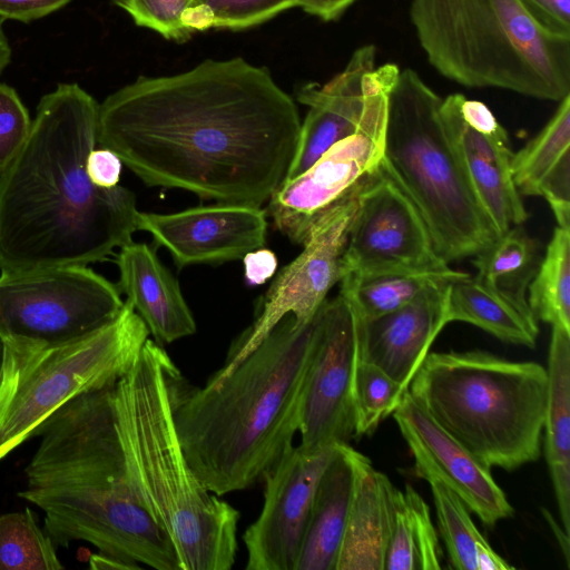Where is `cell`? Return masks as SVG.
<instances>
[{"instance_id":"obj_1","label":"cell","mask_w":570,"mask_h":570,"mask_svg":"<svg viewBox=\"0 0 570 570\" xmlns=\"http://www.w3.org/2000/svg\"><path fill=\"white\" fill-rule=\"evenodd\" d=\"M299 128L294 100L267 68L209 59L109 95L97 144L147 186L262 207L285 179Z\"/></svg>"},{"instance_id":"obj_2","label":"cell","mask_w":570,"mask_h":570,"mask_svg":"<svg viewBox=\"0 0 570 570\" xmlns=\"http://www.w3.org/2000/svg\"><path fill=\"white\" fill-rule=\"evenodd\" d=\"M98 109L76 82L41 97L26 142L0 174L1 274L88 266L132 242L134 193L98 187L86 170Z\"/></svg>"},{"instance_id":"obj_3","label":"cell","mask_w":570,"mask_h":570,"mask_svg":"<svg viewBox=\"0 0 570 570\" xmlns=\"http://www.w3.org/2000/svg\"><path fill=\"white\" fill-rule=\"evenodd\" d=\"M115 382L79 394L46 421L18 495L42 511L55 546L85 541L139 567L181 570L170 537L130 476L115 420Z\"/></svg>"},{"instance_id":"obj_4","label":"cell","mask_w":570,"mask_h":570,"mask_svg":"<svg viewBox=\"0 0 570 570\" xmlns=\"http://www.w3.org/2000/svg\"><path fill=\"white\" fill-rule=\"evenodd\" d=\"M325 301L307 322L284 316L218 383L196 387L177 375L178 440L191 471L214 494L250 488L293 446Z\"/></svg>"},{"instance_id":"obj_5","label":"cell","mask_w":570,"mask_h":570,"mask_svg":"<svg viewBox=\"0 0 570 570\" xmlns=\"http://www.w3.org/2000/svg\"><path fill=\"white\" fill-rule=\"evenodd\" d=\"M179 373L163 346L147 338L114 383L116 426L132 482L170 537L181 570H229L239 512L200 483L183 453L173 416Z\"/></svg>"},{"instance_id":"obj_6","label":"cell","mask_w":570,"mask_h":570,"mask_svg":"<svg viewBox=\"0 0 570 570\" xmlns=\"http://www.w3.org/2000/svg\"><path fill=\"white\" fill-rule=\"evenodd\" d=\"M410 19L430 65L459 85L552 101L570 94V36L520 0H412Z\"/></svg>"},{"instance_id":"obj_7","label":"cell","mask_w":570,"mask_h":570,"mask_svg":"<svg viewBox=\"0 0 570 570\" xmlns=\"http://www.w3.org/2000/svg\"><path fill=\"white\" fill-rule=\"evenodd\" d=\"M544 366L487 351L428 353L409 392L452 438L489 468L537 461L546 421Z\"/></svg>"},{"instance_id":"obj_8","label":"cell","mask_w":570,"mask_h":570,"mask_svg":"<svg viewBox=\"0 0 570 570\" xmlns=\"http://www.w3.org/2000/svg\"><path fill=\"white\" fill-rule=\"evenodd\" d=\"M442 98L413 70L390 92L383 164L417 207L439 255L474 257L499 236L442 126Z\"/></svg>"},{"instance_id":"obj_9","label":"cell","mask_w":570,"mask_h":570,"mask_svg":"<svg viewBox=\"0 0 570 570\" xmlns=\"http://www.w3.org/2000/svg\"><path fill=\"white\" fill-rule=\"evenodd\" d=\"M149 331L125 301L104 327L58 344L0 341V461L79 394L126 374Z\"/></svg>"},{"instance_id":"obj_10","label":"cell","mask_w":570,"mask_h":570,"mask_svg":"<svg viewBox=\"0 0 570 570\" xmlns=\"http://www.w3.org/2000/svg\"><path fill=\"white\" fill-rule=\"evenodd\" d=\"M119 288L88 266L0 276V341L58 344L86 336L120 313Z\"/></svg>"},{"instance_id":"obj_11","label":"cell","mask_w":570,"mask_h":570,"mask_svg":"<svg viewBox=\"0 0 570 570\" xmlns=\"http://www.w3.org/2000/svg\"><path fill=\"white\" fill-rule=\"evenodd\" d=\"M400 71L394 63L370 70L367 107L358 129L333 145L301 175L283 183L268 199L266 214L293 243L303 245L318 217L381 164L389 96Z\"/></svg>"},{"instance_id":"obj_12","label":"cell","mask_w":570,"mask_h":570,"mask_svg":"<svg viewBox=\"0 0 570 570\" xmlns=\"http://www.w3.org/2000/svg\"><path fill=\"white\" fill-rule=\"evenodd\" d=\"M357 188L358 185L312 225L302 253L278 272L262 299L256 318L207 384L223 380L287 314L302 323L314 316L330 289L341 281L342 256L356 209Z\"/></svg>"},{"instance_id":"obj_13","label":"cell","mask_w":570,"mask_h":570,"mask_svg":"<svg viewBox=\"0 0 570 570\" xmlns=\"http://www.w3.org/2000/svg\"><path fill=\"white\" fill-rule=\"evenodd\" d=\"M446 265L417 207L381 161L358 184L356 209L342 256L341 279Z\"/></svg>"},{"instance_id":"obj_14","label":"cell","mask_w":570,"mask_h":570,"mask_svg":"<svg viewBox=\"0 0 570 570\" xmlns=\"http://www.w3.org/2000/svg\"><path fill=\"white\" fill-rule=\"evenodd\" d=\"M357 361V315L340 289L335 298L324 304L302 400V445L321 449L347 443L354 436L353 383Z\"/></svg>"},{"instance_id":"obj_15","label":"cell","mask_w":570,"mask_h":570,"mask_svg":"<svg viewBox=\"0 0 570 570\" xmlns=\"http://www.w3.org/2000/svg\"><path fill=\"white\" fill-rule=\"evenodd\" d=\"M337 445L292 446L265 473L262 511L243 535L247 570H295L318 480Z\"/></svg>"},{"instance_id":"obj_16","label":"cell","mask_w":570,"mask_h":570,"mask_svg":"<svg viewBox=\"0 0 570 570\" xmlns=\"http://www.w3.org/2000/svg\"><path fill=\"white\" fill-rule=\"evenodd\" d=\"M439 115L474 195L499 234L525 222L528 213L511 171L510 139L489 107L451 94L442 99Z\"/></svg>"},{"instance_id":"obj_17","label":"cell","mask_w":570,"mask_h":570,"mask_svg":"<svg viewBox=\"0 0 570 570\" xmlns=\"http://www.w3.org/2000/svg\"><path fill=\"white\" fill-rule=\"evenodd\" d=\"M138 230L148 232L181 268L243 258L266 242V212L261 207L217 203L173 214L140 213Z\"/></svg>"},{"instance_id":"obj_18","label":"cell","mask_w":570,"mask_h":570,"mask_svg":"<svg viewBox=\"0 0 570 570\" xmlns=\"http://www.w3.org/2000/svg\"><path fill=\"white\" fill-rule=\"evenodd\" d=\"M393 416L414 456L416 474L428 471L439 476L487 525L513 514L491 468L443 430L409 390Z\"/></svg>"},{"instance_id":"obj_19","label":"cell","mask_w":570,"mask_h":570,"mask_svg":"<svg viewBox=\"0 0 570 570\" xmlns=\"http://www.w3.org/2000/svg\"><path fill=\"white\" fill-rule=\"evenodd\" d=\"M375 47L362 46L325 85L312 82L299 89L297 100L308 111L301 122L296 150L283 183L301 175L333 145L358 129L367 107L366 73L375 68Z\"/></svg>"},{"instance_id":"obj_20","label":"cell","mask_w":570,"mask_h":570,"mask_svg":"<svg viewBox=\"0 0 570 570\" xmlns=\"http://www.w3.org/2000/svg\"><path fill=\"white\" fill-rule=\"evenodd\" d=\"M449 285L431 287L405 306L379 317L362 321L357 316L358 361L377 366L409 389L433 341L448 324Z\"/></svg>"},{"instance_id":"obj_21","label":"cell","mask_w":570,"mask_h":570,"mask_svg":"<svg viewBox=\"0 0 570 570\" xmlns=\"http://www.w3.org/2000/svg\"><path fill=\"white\" fill-rule=\"evenodd\" d=\"M116 263L119 289L159 345L196 333V323L173 274L154 249L130 242L120 247Z\"/></svg>"},{"instance_id":"obj_22","label":"cell","mask_w":570,"mask_h":570,"mask_svg":"<svg viewBox=\"0 0 570 570\" xmlns=\"http://www.w3.org/2000/svg\"><path fill=\"white\" fill-rule=\"evenodd\" d=\"M362 458L337 445L318 480L295 570H336Z\"/></svg>"},{"instance_id":"obj_23","label":"cell","mask_w":570,"mask_h":570,"mask_svg":"<svg viewBox=\"0 0 570 570\" xmlns=\"http://www.w3.org/2000/svg\"><path fill=\"white\" fill-rule=\"evenodd\" d=\"M397 491L363 455L336 570H384Z\"/></svg>"},{"instance_id":"obj_24","label":"cell","mask_w":570,"mask_h":570,"mask_svg":"<svg viewBox=\"0 0 570 570\" xmlns=\"http://www.w3.org/2000/svg\"><path fill=\"white\" fill-rule=\"evenodd\" d=\"M547 125L513 154L511 171L520 195L541 196L558 226L570 228V94Z\"/></svg>"},{"instance_id":"obj_25","label":"cell","mask_w":570,"mask_h":570,"mask_svg":"<svg viewBox=\"0 0 570 570\" xmlns=\"http://www.w3.org/2000/svg\"><path fill=\"white\" fill-rule=\"evenodd\" d=\"M448 323H470L497 338L534 347L538 321L525 297L491 287L469 274L450 283L446 303Z\"/></svg>"},{"instance_id":"obj_26","label":"cell","mask_w":570,"mask_h":570,"mask_svg":"<svg viewBox=\"0 0 570 570\" xmlns=\"http://www.w3.org/2000/svg\"><path fill=\"white\" fill-rule=\"evenodd\" d=\"M544 451L561 524L570 533V332L552 326Z\"/></svg>"},{"instance_id":"obj_27","label":"cell","mask_w":570,"mask_h":570,"mask_svg":"<svg viewBox=\"0 0 570 570\" xmlns=\"http://www.w3.org/2000/svg\"><path fill=\"white\" fill-rule=\"evenodd\" d=\"M450 265L425 269H396L365 276H345L340 281L362 321L396 311L431 287L466 276Z\"/></svg>"},{"instance_id":"obj_28","label":"cell","mask_w":570,"mask_h":570,"mask_svg":"<svg viewBox=\"0 0 570 570\" xmlns=\"http://www.w3.org/2000/svg\"><path fill=\"white\" fill-rule=\"evenodd\" d=\"M441 547L429 505L406 484L399 490L384 570H439Z\"/></svg>"},{"instance_id":"obj_29","label":"cell","mask_w":570,"mask_h":570,"mask_svg":"<svg viewBox=\"0 0 570 570\" xmlns=\"http://www.w3.org/2000/svg\"><path fill=\"white\" fill-rule=\"evenodd\" d=\"M528 289L535 320L570 332V228H554Z\"/></svg>"},{"instance_id":"obj_30","label":"cell","mask_w":570,"mask_h":570,"mask_svg":"<svg viewBox=\"0 0 570 570\" xmlns=\"http://www.w3.org/2000/svg\"><path fill=\"white\" fill-rule=\"evenodd\" d=\"M537 245L519 226L500 235L488 248L473 257L474 275L497 289L525 297L538 265Z\"/></svg>"},{"instance_id":"obj_31","label":"cell","mask_w":570,"mask_h":570,"mask_svg":"<svg viewBox=\"0 0 570 570\" xmlns=\"http://www.w3.org/2000/svg\"><path fill=\"white\" fill-rule=\"evenodd\" d=\"M56 546L30 509L0 515V570H60Z\"/></svg>"},{"instance_id":"obj_32","label":"cell","mask_w":570,"mask_h":570,"mask_svg":"<svg viewBox=\"0 0 570 570\" xmlns=\"http://www.w3.org/2000/svg\"><path fill=\"white\" fill-rule=\"evenodd\" d=\"M420 478L431 487L439 529L452 568L476 570V546L483 535L475 528L468 507L439 476L421 472Z\"/></svg>"},{"instance_id":"obj_33","label":"cell","mask_w":570,"mask_h":570,"mask_svg":"<svg viewBox=\"0 0 570 570\" xmlns=\"http://www.w3.org/2000/svg\"><path fill=\"white\" fill-rule=\"evenodd\" d=\"M296 6V0H194L183 23L190 33L208 28L239 30Z\"/></svg>"},{"instance_id":"obj_34","label":"cell","mask_w":570,"mask_h":570,"mask_svg":"<svg viewBox=\"0 0 570 570\" xmlns=\"http://www.w3.org/2000/svg\"><path fill=\"white\" fill-rule=\"evenodd\" d=\"M407 390L377 366L357 361L353 383L354 436L372 434L382 420L393 414Z\"/></svg>"},{"instance_id":"obj_35","label":"cell","mask_w":570,"mask_h":570,"mask_svg":"<svg viewBox=\"0 0 570 570\" xmlns=\"http://www.w3.org/2000/svg\"><path fill=\"white\" fill-rule=\"evenodd\" d=\"M194 0H114L134 22L151 29L166 39L185 41L191 35L183 17Z\"/></svg>"},{"instance_id":"obj_36","label":"cell","mask_w":570,"mask_h":570,"mask_svg":"<svg viewBox=\"0 0 570 570\" xmlns=\"http://www.w3.org/2000/svg\"><path fill=\"white\" fill-rule=\"evenodd\" d=\"M32 120L17 91L0 82V174L26 142Z\"/></svg>"},{"instance_id":"obj_37","label":"cell","mask_w":570,"mask_h":570,"mask_svg":"<svg viewBox=\"0 0 570 570\" xmlns=\"http://www.w3.org/2000/svg\"><path fill=\"white\" fill-rule=\"evenodd\" d=\"M544 28L570 36V0H520Z\"/></svg>"},{"instance_id":"obj_38","label":"cell","mask_w":570,"mask_h":570,"mask_svg":"<svg viewBox=\"0 0 570 570\" xmlns=\"http://www.w3.org/2000/svg\"><path fill=\"white\" fill-rule=\"evenodd\" d=\"M71 0H0V19L23 23L43 18L67 6Z\"/></svg>"},{"instance_id":"obj_39","label":"cell","mask_w":570,"mask_h":570,"mask_svg":"<svg viewBox=\"0 0 570 570\" xmlns=\"http://www.w3.org/2000/svg\"><path fill=\"white\" fill-rule=\"evenodd\" d=\"M122 161L108 148H94L87 157L86 170L90 180L98 187L118 186Z\"/></svg>"},{"instance_id":"obj_40","label":"cell","mask_w":570,"mask_h":570,"mask_svg":"<svg viewBox=\"0 0 570 570\" xmlns=\"http://www.w3.org/2000/svg\"><path fill=\"white\" fill-rule=\"evenodd\" d=\"M244 275L248 284L262 285L273 277L277 269V258L267 248H257L243 258Z\"/></svg>"},{"instance_id":"obj_41","label":"cell","mask_w":570,"mask_h":570,"mask_svg":"<svg viewBox=\"0 0 570 570\" xmlns=\"http://www.w3.org/2000/svg\"><path fill=\"white\" fill-rule=\"evenodd\" d=\"M297 6L324 21L340 18L356 0H296Z\"/></svg>"},{"instance_id":"obj_42","label":"cell","mask_w":570,"mask_h":570,"mask_svg":"<svg viewBox=\"0 0 570 570\" xmlns=\"http://www.w3.org/2000/svg\"><path fill=\"white\" fill-rule=\"evenodd\" d=\"M514 569L490 546L483 537L476 546V570H511Z\"/></svg>"},{"instance_id":"obj_43","label":"cell","mask_w":570,"mask_h":570,"mask_svg":"<svg viewBox=\"0 0 570 570\" xmlns=\"http://www.w3.org/2000/svg\"><path fill=\"white\" fill-rule=\"evenodd\" d=\"M89 564L91 569L108 570V569H139V566L122 561L116 557L106 553H94L90 556Z\"/></svg>"},{"instance_id":"obj_44","label":"cell","mask_w":570,"mask_h":570,"mask_svg":"<svg viewBox=\"0 0 570 570\" xmlns=\"http://www.w3.org/2000/svg\"><path fill=\"white\" fill-rule=\"evenodd\" d=\"M542 512L546 514L552 531L556 533V538L563 551L564 559L569 566V534L564 531L562 525H559V523L549 514L547 510L543 509Z\"/></svg>"},{"instance_id":"obj_45","label":"cell","mask_w":570,"mask_h":570,"mask_svg":"<svg viewBox=\"0 0 570 570\" xmlns=\"http://www.w3.org/2000/svg\"><path fill=\"white\" fill-rule=\"evenodd\" d=\"M3 22L0 19V75L11 61V47L3 30Z\"/></svg>"}]
</instances>
